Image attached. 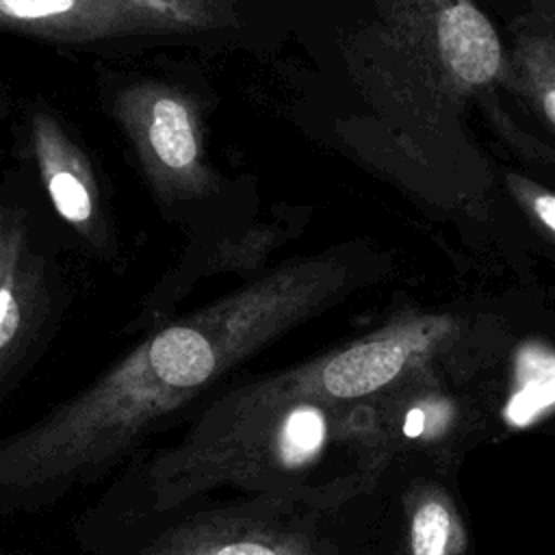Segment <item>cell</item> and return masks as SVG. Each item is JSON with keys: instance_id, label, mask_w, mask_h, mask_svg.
<instances>
[{"instance_id": "6da1fadb", "label": "cell", "mask_w": 555, "mask_h": 555, "mask_svg": "<svg viewBox=\"0 0 555 555\" xmlns=\"http://www.w3.org/2000/svg\"><path fill=\"white\" fill-rule=\"evenodd\" d=\"M390 460L379 399L193 414L176 442L130 457L100 499L163 509L230 488L284 509H323L371 490Z\"/></svg>"}, {"instance_id": "7a4b0ae2", "label": "cell", "mask_w": 555, "mask_h": 555, "mask_svg": "<svg viewBox=\"0 0 555 555\" xmlns=\"http://www.w3.org/2000/svg\"><path fill=\"white\" fill-rule=\"evenodd\" d=\"M343 59L373 121L414 163L442 147L505 67L503 39L475 0H377Z\"/></svg>"}, {"instance_id": "3957f363", "label": "cell", "mask_w": 555, "mask_h": 555, "mask_svg": "<svg viewBox=\"0 0 555 555\" xmlns=\"http://www.w3.org/2000/svg\"><path fill=\"white\" fill-rule=\"evenodd\" d=\"M464 319L449 312L405 310L377 330L297 366L232 386L193 414L206 418L249 416L282 403H356L379 399L423 379L460 347Z\"/></svg>"}, {"instance_id": "277c9868", "label": "cell", "mask_w": 555, "mask_h": 555, "mask_svg": "<svg viewBox=\"0 0 555 555\" xmlns=\"http://www.w3.org/2000/svg\"><path fill=\"white\" fill-rule=\"evenodd\" d=\"M284 507L251 499L210 503L191 499L163 509L124 507L98 499L78 522L89 555H334L299 522L280 520Z\"/></svg>"}, {"instance_id": "5b68a950", "label": "cell", "mask_w": 555, "mask_h": 555, "mask_svg": "<svg viewBox=\"0 0 555 555\" xmlns=\"http://www.w3.org/2000/svg\"><path fill=\"white\" fill-rule=\"evenodd\" d=\"M115 117L163 202L199 199L217 191L202 113L191 93L156 80L132 82L117 93Z\"/></svg>"}, {"instance_id": "8992f818", "label": "cell", "mask_w": 555, "mask_h": 555, "mask_svg": "<svg viewBox=\"0 0 555 555\" xmlns=\"http://www.w3.org/2000/svg\"><path fill=\"white\" fill-rule=\"evenodd\" d=\"M46 321V278L28 247L26 217L0 206V403L33 364Z\"/></svg>"}, {"instance_id": "52a82bcc", "label": "cell", "mask_w": 555, "mask_h": 555, "mask_svg": "<svg viewBox=\"0 0 555 555\" xmlns=\"http://www.w3.org/2000/svg\"><path fill=\"white\" fill-rule=\"evenodd\" d=\"M37 169L56 212L82 238L102 245V210L91 165L59 119L43 108L30 113Z\"/></svg>"}, {"instance_id": "ba28073f", "label": "cell", "mask_w": 555, "mask_h": 555, "mask_svg": "<svg viewBox=\"0 0 555 555\" xmlns=\"http://www.w3.org/2000/svg\"><path fill=\"white\" fill-rule=\"evenodd\" d=\"M0 28L61 41L158 35L145 15L119 0H0Z\"/></svg>"}, {"instance_id": "9c48e42d", "label": "cell", "mask_w": 555, "mask_h": 555, "mask_svg": "<svg viewBox=\"0 0 555 555\" xmlns=\"http://www.w3.org/2000/svg\"><path fill=\"white\" fill-rule=\"evenodd\" d=\"M507 33L503 85L555 130V0H525Z\"/></svg>"}, {"instance_id": "30bf717a", "label": "cell", "mask_w": 555, "mask_h": 555, "mask_svg": "<svg viewBox=\"0 0 555 555\" xmlns=\"http://www.w3.org/2000/svg\"><path fill=\"white\" fill-rule=\"evenodd\" d=\"M379 414L392 455L408 444L425 449L442 442L460 423V408L440 390L438 377L379 397Z\"/></svg>"}, {"instance_id": "8fae6325", "label": "cell", "mask_w": 555, "mask_h": 555, "mask_svg": "<svg viewBox=\"0 0 555 555\" xmlns=\"http://www.w3.org/2000/svg\"><path fill=\"white\" fill-rule=\"evenodd\" d=\"M403 514V555H468L464 518L444 486L416 481L405 494Z\"/></svg>"}, {"instance_id": "7c38bea8", "label": "cell", "mask_w": 555, "mask_h": 555, "mask_svg": "<svg viewBox=\"0 0 555 555\" xmlns=\"http://www.w3.org/2000/svg\"><path fill=\"white\" fill-rule=\"evenodd\" d=\"M145 15L160 33L193 35L221 28L230 17L228 0H119Z\"/></svg>"}, {"instance_id": "4fadbf2b", "label": "cell", "mask_w": 555, "mask_h": 555, "mask_svg": "<svg viewBox=\"0 0 555 555\" xmlns=\"http://www.w3.org/2000/svg\"><path fill=\"white\" fill-rule=\"evenodd\" d=\"M505 182L516 204L555 238V191L518 173H507Z\"/></svg>"}, {"instance_id": "5bb4252c", "label": "cell", "mask_w": 555, "mask_h": 555, "mask_svg": "<svg viewBox=\"0 0 555 555\" xmlns=\"http://www.w3.org/2000/svg\"><path fill=\"white\" fill-rule=\"evenodd\" d=\"M284 238V232L275 225H260L247 232L243 238H238L230 249H221V264L225 267H243V269H256L262 264V260L280 245Z\"/></svg>"}]
</instances>
